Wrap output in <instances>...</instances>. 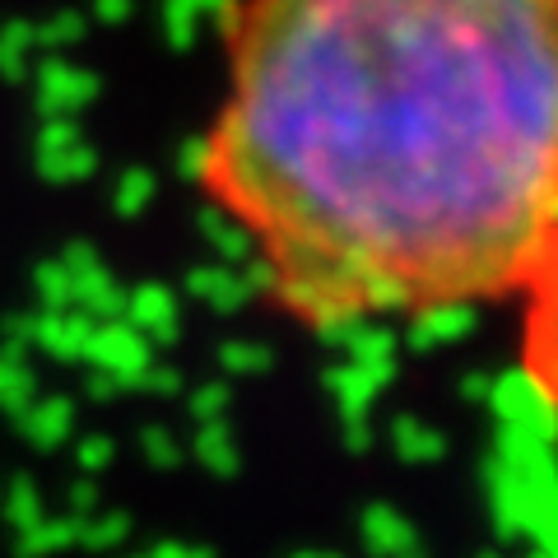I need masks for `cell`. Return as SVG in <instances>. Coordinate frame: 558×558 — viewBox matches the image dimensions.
Wrapping results in <instances>:
<instances>
[{"label":"cell","instance_id":"obj_1","mask_svg":"<svg viewBox=\"0 0 558 558\" xmlns=\"http://www.w3.org/2000/svg\"><path fill=\"white\" fill-rule=\"evenodd\" d=\"M205 201L307 330L508 303L558 233V0H233Z\"/></svg>","mask_w":558,"mask_h":558},{"label":"cell","instance_id":"obj_2","mask_svg":"<svg viewBox=\"0 0 558 558\" xmlns=\"http://www.w3.org/2000/svg\"><path fill=\"white\" fill-rule=\"evenodd\" d=\"M517 299H521V344H517L521 377H526L531 396L545 405L558 433V233Z\"/></svg>","mask_w":558,"mask_h":558}]
</instances>
